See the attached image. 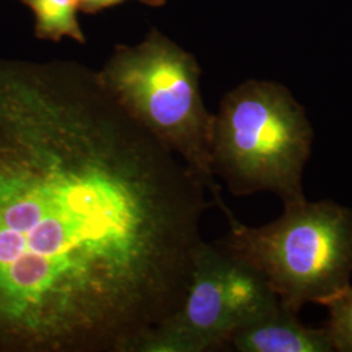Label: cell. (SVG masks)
<instances>
[{
	"label": "cell",
	"instance_id": "obj_9",
	"mask_svg": "<svg viewBox=\"0 0 352 352\" xmlns=\"http://www.w3.org/2000/svg\"><path fill=\"white\" fill-rule=\"evenodd\" d=\"M126 0H78V6H80V11L87 14H96V13H101L104 10L113 8L115 6H119L122 3H124ZM140 3L149 6V7H162L166 4L167 0H139Z\"/></svg>",
	"mask_w": 352,
	"mask_h": 352
},
{
	"label": "cell",
	"instance_id": "obj_5",
	"mask_svg": "<svg viewBox=\"0 0 352 352\" xmlns=\"http://www.w3.org/2000/svg\"><path fill=\"white\" fill-rule=\"evenodd\" d=\"M280 304L263 274L217 243L199 247L184 300L153 327L136 352H206Z\"/></svg>",
	"mask_w": 352,
	"mask_h": 352
},
{
	"label": "cell",
	"instance_id": "obj_2",
	"mask_svg": "<svg viewBox=\"0 0 352 352\" xmlns=\"http://www.w3.org/2000/svg\"><path fill=\"white\" fill-rule=\"evenodd\" d=\"M97 76L131 119L201 179L221 209L212 164L214 115L202 101L196 58L151 29L136 46H115Z\"/></svg>",
	"mask_w": 352,
	"mask_h": 352
},
{
	"label": "cell",
	"instance_id": "obj_3",
	"mask_svg": "<svg viewBox=\"0 0 352 352\" xmlns=\"http://www.w3.org/2000/svg\"><path fill=\"white\" fill-rule=\"evenodd\" d=\"M228 232L217 244L258 270L283 307L327 305L351 282L352 210L337 202L285 204L272 223H241L225 205Z\"/></svg>",
	"mask_w": 352,
	"mask_h": 352
},
{
	"label": "cell",
	"instance_id": "obj_1",
	"mask_svg": "<svg viewBox=\"0 0 352 352\" xmlns=\"http://www.w3.org/2000/svg\"><path fill=\"white\" fill-rule=\"evenodd\" d=\"M208 193L97 72L0 58V352H136L184 300Z\"/></svg>",
	"mask_w": 352,
	"mask_h": 352
},
{
	"label": "cell",
	"instance_id": "obj_7",
	"mask_svg": "<svg viewBox=\"0 0 352 352\" xmlns=\"http://www.w3.org/2000/svg\"><path fill=\"white\" fill-rule=\"evenodd\" d=\"M34 16V36L42 41L60 42L64 37L85 43L87 37L78 23V0H17Z\"/></svg>",
	"mask_w": 352,
	"mask_h": 352
},
{
	"label": "cell",
	"instance_id": "obj_4",
	"mask_svg": "<svg viewBox=\"0 0 352 352\" xmlns=\"http://www.w3.org/2000/svg\"><path fill=\"white\" fill-rule=\"evenodd\" d=\"M312 142V126L289 90L245 81L227 93L214 115V175L236 196L273 192L283 204L300 201Z\"/></svg>",
	"mask_w": 352,
	"mask_h": 352
},
{
	"label": "cell",
	"instance_id": "obj_8",
	"mask_svg": "<svg viewBox=\"0 0 352 352\" xmlns=\"http://www.w3.org/2000/svg\"><path fill=\"white\" fill-rule=\"evenodd\" d=\"M327 330L334 351L352 352V285L325 305Z\"/></svg>",
	"mask_w": 352,
	"mask_h": 352
},
{
	"label": "cell",
	"instance_id": "obj_6",
	"mask_svg": "<svg viewBox=\"0 0 352 352\" xmlns=\"http://www.w3.org/2000/svg\"><path fill=\"white\" fill-rule=\"evenodd\" d=\"M296 315L279 304L273 311L236 330L227 347L240 352L334 351L327 327H307Z\"/></svg>",
	"mask_w": 352,
	"mask_h": 352
}]
</instances>
